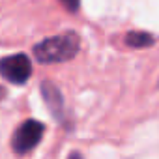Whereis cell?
I'll use <instances>...</instances> for the list:
<instances>
[{
	"mask_svg": "<svg viewBox=\"0 0 159 159\" xmlns=\"http://www.w3.org/2000/svg\"><path fill=\"white\" fill-rule=\"evenodd\" d=\"M41 94H43V99L49 107V111L54 114L56 120H62L64 118V99H62V94L60 90L52 84V83H41Z\"/></svg>",
	"mask_w": 159,
	"mask_h": 159,
	"instance_id": "4",
	"label": "cell"
},
{
	"mask_svg": "<svg viewBox=\"0 0 159 159\" xmlns=\"http://www.w3.org/2000/svg\"><path fill=\"white\" fill-rule=\"evenodd\" d=\"M81 47V39L73 32H64L52 38L43 39L34 47V56L41 64H58L75 58Z\"/></svg>",
	"mask_w": 159,
	"mask_h": 159,
	"instance_id": "1",
	"label": "cell"
},
{
	"mask_svg": "<svg viewBox=\"0 0 159 159\" xmlns=\"http://www.w3.org/2000/svg\"><path fill=\"white\" fill-rule=\"evenodd\" d=\"M125 43L129 47H135V49L150 47V45H153V36L148 32H129L125 36Z\"/></svg>",
	"mask_w": 159,
	"mask_h": 159,
	"instance_id": "5",
	"label": "cell"
},
{
	"mask_svg": "<svg viewBox=\"0 0 159 159\" xmlns=\"http://www.w3.org/2000/svg\"><path fill=\"white\" fill-rule=\"evenodd\" d=\"M60 2L66 6V10H69V11H77L79 10V6H81V0H60Z\"/></svg>",
	"mask_w": 159,
	"mask_h": 159,
	"instance_id": "6",
	"label": "cell"
},
{
	"mask_svg": "<svg viewBox=\"0 0 159 159\" xmlns=\"http://www.w3.org/2000/svg\"><path fill=\"white\" fill-rule=\"evenodd\" d=\"M0 75L4 79H8L10 83H15V84L26 83L30 79V75H32L30 58L26 54H23V52L2 58L0 60Z\"/></svg>",
	"mask_w": 159,
	"mask_h": 159,
	"instance_id": "2",
	"label": "cell"
},
{
	"mask_svg": "<svg viewBox=\"0 0 159 159\" xmlns=\"http://www.w3.org/2000/svg\"><path fill=\"white\" fill-rule=\"evenodd\" d=\"M43 131H45L43 129V124L38 122V120H26V122H23L17 127V131H15V135L11 139L13 152L26 153V152L34 150L38 146V142L41 140Z\"/></svg>",
	"mask_w": 159,
	"mask_h": 159,
	"instance_id": "3",
	"label": "cell"
}]
</instances>
